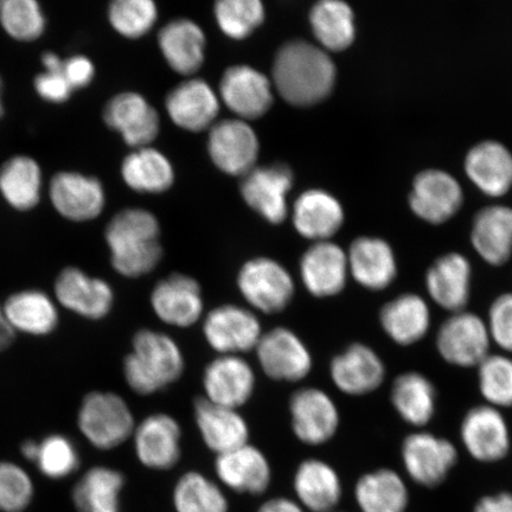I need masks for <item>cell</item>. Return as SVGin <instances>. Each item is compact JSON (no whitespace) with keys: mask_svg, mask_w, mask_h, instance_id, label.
<instances>
[{"mask_svg":"<svg viewBox=\"0 0 512 512\" xmlns=\"http://www.w3.org/2000/svg\"><path fill=\"white\" fill-rule=\"evenodd\" d=\"M273 80L288 104L313 106L328 98L334 89L336 67L324 50L304 41H292L275 56Z\"/></svg>","mask_w":512,"mask_h":512,"instance_id":"obj_1","label":"cell"},{"mask_svg":"<svg viewBox=\"0 0 512 512\" xmlns=\"http://www.w3.org/2000/svg\"><path fill=\"white\" fill-rule=\"evenodd\" d=\"M160 227L155 215L144 209H125L113 216L105 230L113 270L136 279L151 273L163 256Z\"/></svg>","mask_w":512,"mask_h":512,"instance_id":"obj_2","label":"cell"},{"mask_svg":"<svg viewBox=\"0 0 512 512\" xmlns=\"http://www.w3.org/2000/svg\"><path fill=\"white\" fill-rule=\"evenodd\" d=\"M184 356L174 338L143 329L132 339V350L124 360L127 386L138 395H151L181 379Z\"/></svg>","mask_w":512,"mask_h":512,"instance_id":"obj_3","label":"cell"},{"mask_svg":"<svg viewBox=\"0 0 512 512\" xmlns=\"http://www.w3.org/2000/svg\"><path fill=\"white\" fill-rule=\"evenodd\" d=\"M81 434L93 447L110 451L133 437L136 421L128 403L112 392H92L78 412Z\"/></svg>","mask_w":512,"mask_h":512,"instance_id":"obj_4","label":"cell"},{"mask_svg":"<svg viewBox=\"0 0 512 512\" xmlns=\"http://www.w3.org/2000/svg\"><path fill=\"white\" fill-rule=\"evenodd\" d=\"M238 287L254 310L274 315L291 304L296 286L290 272L270 258H255L242 266Z\"/></svg>","mask_w":512,"mask_h":512,"instance_id":"obj_5","label":"cell"},{"mask_svg":"<svg viewBox=\"0 0 512 512\" xmlns=\"http://www.w3.org/2000/svg\"><path fill=\"white\" fill-rule=\"evenodd\" d=\"M488 325L476 313H452L441 324L437 348L445 362L460 368L478 367L490 355Z\"/></svg>","mask_w":512,"mask_h":512,"instance_id":"obj_6","label":"cell"},{"mask_svg":"<svg viewBox=\"0 0 512 512\" xmlns=\"http://www.w3.org/2000/svg\"><path fill=\"white\" fill-rule=\"evenodd\" d=\"M203 335L220 355L240 356L255 350L264 332L251 310L226 304L215 307L204 318Z\"/></svg>","mask_w":512,"mask_h":512,"instance_id":"obj_7","label":"cell"},{"mask_svg":"<svg viewBox=\"0 0 512 512\" xmlns=\"http://www.w3.org/2000/svg\"><path fill=\"white\" fill-rule=\"evenodd\" d=\"M408 202L416 217L438 226L458 214L463 207L464 191L458 179L448 172L428 169L413 179Z\"/></svg>","mask_w":512,"mask_h":512,"instance_id":"obj_8","label":"cell"},{"mask_svg":"<svg viewBox=\"0 0 512 512\" xmlns=\"http://www.w3.org/2000/svg\"><path fill=\"white\" fill-rule=\"evenodd\" d=\"M260 367L274 381L299 382L313 367L309 348L296 332L275 328L262 335L255 349Z\"/></svg>","mask_w":512,"mask_h":512,"instance_id":"obj_9","label":"cell"},{"mask_svg":"<svg viewBox=\"0 0 512 512\" xmlns=\"http://www.w3.org/2000/svg\"><path fill=\"white\" fill-rule=\"evenodd\" d=\"M54 294L56 302L64 309L88 320L106 318L115 300L110 283L73 266L64 268L57 275Z\"/></svg>","mask_w":512,"mask_h":512,"instance_id":"obj_10","label":"cell"},{"mask_svg":"<svg viewBox=\"0 0 512 512\" xmlns=\"http://www.w3.org/2000/svg\"><path fill=\"white\" fill-rule=\"evenodd\" d=\"M402 460L415 483L433 488L443 483L457 464L458 451L450 440L428 432H416L403 440Z\"/></svg>","mask_w":512,"mask_h":512,"instance_id":"obj_11","label":"cell"},{"mask_svg":"<svg viewBox=\"0 0 512 512\" xmlns=\"http://www.w3.org/2000/svg\"><path fill=\"white\" fill-rule=\"evenodd\" d=\"M292 430L303 444L320 446L338 431L339 412L334 400L319 388L297 390L290 401Z\"/></svg>","mask_w":512,"mask_h":512,"instance_id":"obj_12","label":"cell"},{"mask_svg":"<svg viewBox=\"0 0 512 512\" xmlns=\"http://www.w3.org/2000/svg\"><path fill=\"white\" fill-rule=\"evenodd\" d=\"M50 201L57 213L73 222L95 220L106 206L104 185L98 178L63 171L51 178Z\"/></svg>","mask_w":512,"mask_h":512,"instance_id":"obj_13","label":"cell"},{"mask_svg":"<svg viewBox=\"0 0 512 512\" xmlns=\"http://www.w3.org/2000/svg\"><path fill=\"white\" fill-rule=\"evenodd\" d=\"M134 451L147 469L166 471L175 467L182 456V428L169 414L147 416L133 433Z\"/></svg>","mask_w":512,"mask_h":512,"instance_id":"obj_14","label":"cell"},{"mask_svg":"<svg viewBox=\"0 0 512 512\" xmlns=\"http://www.w3.org/2000/svg\"><path fill=\"white\" fill-rule=\"evenodd\" d=\"M208 149L217 168L228 175L245 176L255 168L259 140L245 121L222 120L211 127Z\"/></svg>","mask_w":512,"mask_h":512,"instance_id":"obj_15","label":"cell"},{"mask_svg":"<svg viewBox=\"0 0 512 512\" xmlns=\"http://www.w3.org/2000/svg\"><path fill=\"white\" fill-rule=\"evenodd\" d=\"M460 437L467 452L478 462H498L510 450L507 420L498 408L490 405L473 407L464 416Z\"/></svg>","mask_w":512,"mask_h":512,"instance_id":"obj_16","label":"cell"},{"mask_svg":"<svg viewBox=\"0 0 512 512\" xmlns=\"http://www.w3.org/2000/svg\"><path fill=\"white\" fill-rule=\"evenodd\" d=\"M150 302L155 315L175 328H190L204 312L200 284L184 274H170L160 280L151 292Z\"/></svg>","mask_w":512,"mask_h":512,"instance_id":"obj_17","label":"cell"},{"mask_svg":"<svg viewBox=\"0 0 512 512\" xmlns=\"http://www.w3.org/2000/svg\"><path fill=\"white\" fill-rule=\"evenodd\" d=\"M105 124L136 149L149 146L159 133V115L143 95L133 92L113 96L104 108Z\"/></svg>","mask_w":512,"mask_h":512,"instance_id":"obj_18","label":"cell"},{"mask_svg":"<svg viewBox=\"0 0 512 512\" xmlns=\"http://www.w3.org/2000/svg\"><path fill=\"white\" fill-rule=\"evenodd\" d=\"M293 174L285 164L259 166L249 171L241 183L243 200L264 219L278 224L286 219V196Z\"/></svg>","mask_w":512,"mask_h":512,"instance_id":"obj_19","label":"cell"},{"mask_svg":"<svg viewBox=\"0 0 512 512\" xmlns=\"http://www.w3.org/2000/svg\"><path fill=\"white\" fill-rule=\"evenodd\" d=\"M255 383L251 364L241 356L220 355L208 364L203 374L206 399L234 409L251 400Z\"/></svg>","mask_w":512,"mask_h":512,"instance_id":"obj_20","label":"cell"},{"mask_svg":"<svg viewBox=\"0 0 512 512\" xmlns=\"http://www.w3.org/2000/svg\"><path fill=\"white\" fill-rule=\"evenodd\" d=\"M348 254L330 241L316 242L300 260V278L311 296H338L348 283Z\"/></svg>","mask_w":512,"mask_h":512,"instance_id":"obj_21","label":"cell"},{"mask_svg":"<svg viewBox=\"0 0 512 512\" xmlns=\"http://www.w3.org/2000/svg\"><path fill=\"white\" fill-rule=\"evenodd\" d=\"M331 380L347 395L362 396L375 392L386 379L381 357L366 344L349 345L330 364Z\"/></svg>","mask_w":512,"mask_h":512,"instance_id":"obj_22","label":"cell"},{"mask_svg":"<svg viewBox=\"0 0 512 512\" xmlns=\"http://www.w3.org/2000/svg\"><path fill=\"white\" fill-rule=\"evenodd\" d=\"M215 471L221 482L238 494H264L272 480L267 457L249 443L217 456Z\"/></svg>","mask_w":512,"mask_h":512,"instance_id":"obj_23","label":"cell"},{"mask_svg":"<svg viewBox=\"0 0 512 512\" xmlns=\"http://www.w3.org/2000/svg\"><path fill=\"white\" fill-rule=\"evenodd\" d=\"M220 92L224 104L243 119H258L273 104L270 80L249 66L227 69L221 80Z\"/></svg>","mask_w":512,"mask_h":512,"instance_id":"obj_24","label":"cell"},{"mask_svg":"<svg viewBox=\"0 0 512 512\" xmlns=\"http://www.w3.org/2000/svg\"><path fill=\"white\" fill-rule=\"evenodd\" d=\"M472 268L466 256L447 253L426 274V290L435 304L452 313L465 311L471 296Z\"/></svg>","mask_w":512,"mask_h":512,"instance_id":"obj_25","label":"cell"},{"mask_svg":"<svg viewBox=\"0 0 512 512\" xmlns=\"http://www.w3.org/2000/svg\"><path fill=\"white\" fill-rule=\"evenodd\" d=\"M466 176L486 196L502 197L512 189V153L496 140H485L467 152Z\"/></svg>","mask_w":512,"mask_h":512,"instance_id":"obj_26","label":"cell"},{"mask_svg":"<svg viewBox=\"0 0 512 512\" xmlns=\"http://www.w3.org/2000/svg\"><path fill=\"white\" fill-rule=\"evenodd\" d=\"M195 420L204 444L217 456L248 444L249 427L238 409L197 399Z\"/></svg>","mask_w":512,"mask_h":512,"instance_id":"obj_27","label":"cell"},{"mask_svg":"<svg viewBox=\"0 0 512 512\" xmlns=\"http://www.w3.org/2000/svg\"><path fill=\"white\" fill-rule=\"evenodd\" d=\"M349 272L358 284L370 291H382L398 275L393 248L387 241L362 236L352 242L348 253Z\"/></svg>","mask_w":512,"mask_h":512,"instance_id":"obj_28","label":"cell"},{"mask_svg":"<svg viewBox=\"0 0 512 512\" xmlns=\"http://www.w3.org/2000/svg\"><path fill=\"white\" fill-rule=\"evenodd\" d=\"M3 310L15 334L49 336L60 323V313L54 299L36 288L12 293L3 303Z\"/></svg>","mask_w":512,"mask_h":512,"instance_id":"obj_29","label":"cell"},{"mask_svg":"<svg viewBox=\"0 0 512 512\" xmlns=\"http://www.w3.org/2000/svg\"><path fill=\"white\" fill-rule=\"evenodd\" d=\"M166 111L177 126L200 132L213 125L220 104L213 88L195 79L181 83L168 95Z\"/></svg>","mask_w":512,"mask_h":512,"instance_id":"obj_30","label":"cell"},{"mask_svg":"<svg viewBox=\"0 0 512 512\" xmlns=\"http://www.w3.org/2000/svg\"><path fill=\"white\" fill-rule=\"evenodd\" d=\"M473 249L491 266H502L512 255V208L495 204L480 209L473 219Z\"/></svg>","mask_w":512,"mask_h":512,"instance_id":"obj_31","label":"cell"},{"mask_svg":"<svg viewBox=\"0 0 512 512\" xmlns=\"http://www.w3.org/2000/svg\"><path fill=\"white\" fill-rule=\"evenodd\" d=\"M381 326L392 341L402 347L419 343L431 328V310L418 294L405 293L382 307Z\"/></svg>","mask_w":512,"mask_h":512,"instance_id":"obj_32","label":"cell"},{"mask_svg":"<svg viewBox=\"0 0 512 512\" xmlns=\"http://www.w3.org/2000/svg\"><path fill=\"white\" fill-rule=\"evenodd\" d=\"M293 486L299 504L311 512H334L342 498L341 478L319 459H307L298 466Z\"/></svg>","mask_w":512,"mask_h":512,"instance_id":"obj_33","label":"cell"},{"mask_svg":"<svg viewBox=\"0 0 512 512\" xmlns=\"http://www.w3.org/2000/svg\"><path fill=\"white\" fill-rule=\"evenodd\" d=\"M343 221L341 204L322 190L304 192L294 206V227L306 239L329 241L341 229Z\"/></svg>","mask_w":512,"mask_h":512,"instance_id":"obj_34","label":"cell"},{"mask_svg":"<svg viewBox=\"0 0 512 512\" xmlns=\"http://www.w3.org/2000/svg\"><path fill=\"white\" fill-rule=\"evenodd\" d=\"M159 48L169 66L183 75L195 74L202 67L206 36L189 19L166 24L158 35Z\"/></svg>","mask_w":512,"mask_h":512,"instance_id":"obj_35","label":"cell"},{"mask_svg":"<svg viewBox=\"0 0 512 512\" xmlns=\"http://www.w3.org/2000/svg\"><path fill=\"white\" fill-rule=\"evenodd\" d=\"M125 476L107 466H94L75 484L72 499L78 512H121Z\"/></svg>","mask_w":512,"mask_h":512,"instance_id":"obj_36","label":"cell"},{"mask_svg":"<svg viewBox=\"0 0 512 512\" xmlns=\"http://www.w3.org/2000/svg\"><path fill=\"white\" fill-rule=\"evenodd\" d=\"M42 170L28 156L12 157L0 168V194L11 208L29 211L41 201Z\"/></svg>","mask_w":512,"mask_h":512,"instance_id":"obj_37","label":"cell"},{"mask_svg":"<svg viewBox=\"0 0 512 512\" xmlns=\"http://www.w3.org/2000/svg\"><path fill=\"white\" fill-rule=\"evenodd\" d=\"M390 399L407 424L422 427L433 419L437 390L425 375L408 371L396 377Z\"/></svg>","mask_w":512,"mask_h":512,"instance_id":"obj_38","label":"cell"},{"mask_svg":"<svg viewBox=\"0 0 512 512\" xmlns=\"http://www.w3.org/2000/svg\"><path fill=\"white\" fill-rule=\"evenodd\" d=\"M121 176L128 188L142 194L169 190L175 179L169 159L149 146L137 149L123 160Z\"/></svg>","mask_w":512,"mask_h":512,"instance_id":"obj_39","label":"cell"},{"mask_svg":"<svg viewBox=\"0 0 512 512\" xmlns=\"http://www.w3.org/2000/svg\"><path fill=\"white\" fill-rule=\"evenodd\" d=\"M355 496L362 512H405L408 504L405 482L389 469L361 477L356 484Z\"/></svg>","mask_w":512,"mask_h":512,"instance_id":"obj_40","label":"cell"},{"mask_svg":"<svg viewBox=\"0 0 512 512\" xmlns=\"http://www.w3.org/2000/svg\"><path fill=\"white\" fill-rule=\"evenodd\" d=\"M313 34L326 49L342 51L355 41L354 12L347 3L323 0L313 6L310 14Z\"/></svg>","mask_w":512,"mask_h":512,"instance_id":"obj_41","label":"cell"},{"mask_svg":"<svg viewBox=\"0 0 512 512\" xmlns=\"http://www.w3.org/2000/svg\"><path fill=\"white\" fill-rule=\"evenodd\" d=\"M176 512H228L220 486L203 473L190 471L179 478L172 495Z\"/></svg>","mask_w":512,"mask_h":512,"instance_id":"obj_42","label":"cell"},{"mask_svg":"<svg viewBox=\"0 0 512 512\" xmlns=\"http://www.w3.org/2000/svg\"><path fill=\"white\" fill-rule=\"evenodd\" d=\"M0 24L14 40L34 42L46 31L47 19L35 0H5L0 6Z\"/></svg>","mask_w":512,"mask_h":512,"instance_id":"obj_43","label":"cell"},{"mask_svg":"<svg viewBox=\"0 0 512 512\" xmlns=\"http://www.w3.org/2000/svg\"><path fill=\"white\" fill-rule=\"evenodd\" d=\"M44 477L61 480L79 470L81 460L78 447L72 439L62 434H51L38 441L34 463Z\"/></svg>","mask_w":512,"mask_h":512,"instance_id":"obj_44","label":"cell"},{"mask_svg":"<svg viewBox=\"0 0 512 512\" xmlns=\"http://www.w3.org/2000/svg\"><path fill=\"white\" fill-rule=\"evenodd\" d=\"M107 16L119 35L137 40L155 25L158 11L151 0H117L108 8Z\"/></svg>","mask_w":512,"mask_h":512,"instance_id":"obj_45","label":"cell"},{"mask_svg":"<svg viewBox=\"0 0 512 512\" xmlns=\"http://www.w3.org/2000/svg\"><path fill=\"white\" fill-rule=\"evenodd\" d=\"M480 394L495 408L512 406V360L504 355H489L478 366Z\"/></svg>","mask_w":512,"mask_h":512,"instance_id":"obj_46","label":"cell"},{"mask_svg":"<svg viewBox=\"0 0 512 512\" xmlns=\"http://www.w3.org/2000/svg\"><path fill=\"white\" fill-rule=\"evenodd\" d=\"M215 16L221 30L234 40H243L264 22L265 10L259 0H222Z\"/></svg>","mask_w":512,"mask_h":512,"instance_id":"obj_47","label":"cell"},{"mask_svg":"<svg viewBox=\"0 0 512 512\" xmlns=\"http://www.w3.org/2000/svg\"><path fill=\"white\" fill-rule=\"evenodd\" d=\"M34 496L29 473L14 462H0V512H24Z\"/></svg>","mask_w":512,"mask_h":512,"instance_id":"obj_48","label":"cell"},{"mask_svg":"<svg viewBox=\"0 0 512 512\" xmlns=\"http://www.w3.org/2000/svg\"><path fill=\"white\" fill-rule=\"evenodd\" d=\"M488 330L491 341L504 351L512 352V293H504L491 304Z\"/></svg>","mask_w":512,"mask_h":512,"instance_id":"obj_49","label":"cell"},{"mask_svg":"<svg viewBox=\"0 0 512 512\" xmlns=\"http://www.w3.org/2000/svg\"><path fill=\"white\" fill-rule=\"evenodd\" d=\"M34 88L38 96L49 104L61 105L72 96L74 89L62 72H43L38 74L34 81Z\"/></svg>","mask_w":512,"mask_h":512,"instance_id":"obj_50","label":"cell"},{"mask_svg":"<svg viewBox=\"0 0 512 512\" xmlns=\"http://www.w3.org/2000/svg\"><path fill=\"white\" fill-rule=\"evenodd\" d=\"M62 73L74 91L91 85L95 78L94 63L87 56L75 55L64 60Z\"/></svg>","mask_w":512,"mask_h":512,"instance_id":"obj_51","label":"cell"},{"mask_svg":"<svg viewBox=\"0 0 512 512\" xmlns=\"http://www.w3.org/2000/svg\"><path fill=\"white\" fill-rule=\"evenodd\" d=\"M475 512H512V495L485 497L477 504Z\"/></svg>","mask_w":512,"mask_h":512,"instance_id":"obj_52","label":"cell"},{"mask_svg":"<svg viewBox=\"0 0 512 512\" xmlns=\"http://www.w3.org/2000/svg\"><path fill=\"white\" fill-rule=\"evenodd\" d=\"M258 512H305L302 505L292 499L278 497L262 504Z\"/></svg>","mask_w":512,"mask_h":512,"instance_id":"obj_53","label":"cell"},{"mask_svg":"<svg viewBox=\"0 0 512 512\" xmlns=\"http://www.w3.org/2000/svg\"><path fill=\"white\" fill-rule=\"evenodd\" d=\"M15 331L6 320L3 310V304H0V352L10 348V345L15 341Z\"/></svg>","mask_w":512,"mask_h":512,"instance_id":"obj_54","label":"cell"},{"mask_svg":"<svg viewBox=\"0 0 512 512\" xmlns=\"http://www.w3.org/2000/svg\"><path fill=\"white\" fill-rule=\"evenodd\" d=\"M63 63L64 60L59 55L51 53V51L42 55L44 72L60 73L63 70Z\"/></svg>","mask_w":512,"mask_h":512,"instance_id":"obj_55","label":"cell"},{"mask_svg":"<svg viewBox=\"0 0 512 512\" xmlns=\"http://www.w3.org/2000/svg\"><path fill=\"white\" fill-rule=\"evenodd\" d=\"M23 457L31 463H35L38 452V441L25 440L21 447Z\"/></svg>","mask_w":512,"mask_h":512,"instance_id":"obj_56","label":"cell"},{"mask_svg":"<svg viewBox=\"0 0 512 512\" xmlns=\"http://www.w3.org/2000/svg\"><path fill=\"white\" fill-rule=\"evenodd\" d=\"M3 89H4V83H3L2 76H0V119H2V117L4 115Z\"/></svg>","mask_w":512,"mask_h":512,"instance_id":"obj_57","label":"cell"},{"mask_svg":"<svg viewBox=\"0 0 512 512\" xmlns=\"http://www.w3.org/2000/svg\"><path fill=\"white\" fill-rule=\"evenodd\" d=\"M0 6H2V2H0Z\"/></svg>","mask_w":512,"mask_h":512,"instance_id":"obj_58","label":"cell"}]
</instances>
